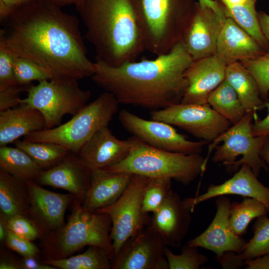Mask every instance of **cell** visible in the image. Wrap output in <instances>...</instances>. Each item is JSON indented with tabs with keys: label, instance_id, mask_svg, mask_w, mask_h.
<instances>
[{
	"label": "cell",
	"instance_id": "1",
	"mask_svg": "<svg viewBox=\"0 0 269 269\" xmlns=\"http://www.w3.org/2000/svg\"><path fill=\"white\" fill-rule=\"evenodd\" d=\"M60 7L49 0H27L0 21V41L41 66L51 79L91 77L94 62L87 56L79 20Z\"/></svg>",
	"mask_w": 269,
	"mask_h": 269
},
{
	"label": "cell",
	"instance_id": "2",
	"mask_svg": "<svg viewBox=\"0 0 269 269\" xmlns=\"http://www.w3.org/2000/svg\"><path fill=\"white\" fill-rule=\"evenodd\" d=\"M193 62L181 40L169 52L154 59L116 66L96 60L91 77L120 104L158 110L181 102L187 86L184 73Z\"/></svg>",
	"mask_w": 269,
	"mask_h": 269
},
{
	"label": "cell",
	"instance_id": "3",
	"mask_svg": "<svg viewBox=\"0 0 269 269\" xmlns=\"http://www.w3.org/2000/svg\"><path fill=\"white\" fill-rule=\"evenodd\" d=\"M76 7L96 60L116 66L144 51L132 0H81Z\"/></svg>",
	"mask_w": 269,
	"mask_h": 269
},
{
	"label": "cell",
	"instance_id": "4",
	"mask_svg": "<svg viewBox=\"0 0 269 269\" xmlns=\"http://www.w3.org/2000/svg\"><path fill=\"white\" fill-rule=\"evenodd\" d=\"M129 139L131 149L128 155L105 169L149 178H169L188 185L206 168L205 158L200 154H186L162 150L134 135Z\"/></svg>",
	"mask_w": 269,
	"mask_h": 269
},
{
	"label": "cell",
	"instance_id": "5",
	"mask_svg": "<svg viewBox=\"0 0 269 269\" xmlns=\"http://www.w3.org/2000/svg\"><path fill=\"white\" fill-rule=\"evenodd\" d=\"M74 203L66 224L49 234L45 243L51 256L47 259L68 258L85 246H95L104 249L112 261L114 255L109 216L86 210L77 199Z\"/></svg>",
	"mask_w": 269,
	"mask_h": 269
},
{
	"label": "cell",
	"instance_id": "6",
	"mask_svg": "<svg viewBox=\"0 0 269 269\" xmlns=\"http://www.w3.org/2000/svg\"><path fill=\"white\" fill-rule=\"evenodd\" d=\"M119 104L112 94L104 91L68 122L51 129L32 132L23 139L56 143L78 153L98 131L108 126L118 111Z\"/></svg>",
	"mask_w": 269,
	"mask_h": 269
},
{
	"label": "cell",
	"instance_id": "7",
	"mask_svg": "<svg viewBox=\"0 0 269 269\" xmlns=\"http://www.w3.org/2000/svg\"><path fill=\"white\" fill-rule=\"evenodd\" d=\"M144 50L157 56L181 40L192 15L181 12L176 0H132Z\"/></svg>",
	"mask_w": 269,
	"mask_h": 269
},
{
	"label": "cell",
	"instance_id": "8",
	"mask_svg": "<svg viewBox=\"0 0 269 269\" xmlns=\"http://www.w3.org/2000/svg\"><path fill=\"white\" fill-rule=\"evenodd\" d=\"M255 112H247L240 122L212 141L205 158L206 167L210 154L215 149L212 161L221 163L228 173L237 171L243 164L249 166L257 177L262 169L268 171V166L261 156V151L269 137L255 136L253 134L252 122Z\"/></svg>",
	"mask_w": 269,
	"mask_h": 269
},
{
	"label": "cell",
	"instance_id": "9",
	"mask_svg": "<svg viewBox=\"0 0 269 269\" xmlns=\"http://www.w3.org/2000/svg\"><path fill=\"white\" fill-rule=\"evenodd\" d=\"M27 96L20 100L39 111L45 120V129L61 125L66 115L73 116L87 104L91 96L89 90L80 87L76 79H51L31 85L26 91Z\"/></svg>",
	"mask_w": 269,
	"mask_h": 269
},
{
	"label": "cell",
	"instance_id": "10",
	"mask_svg": "<svg viewBox=\"0 0 269 269\" xmlns=\"http://www.w3.org/2000/svg\"><path fill=\"white\" fill-rule=\"evenodd\" d=\"M148 179L145 176L133 175L117 201L95 212L107 214L111 220L110 237L114 258L125 242L149 223V214L142 210L143 196Z\"/></svg>",
	"mask_w": 269,
	"mask_h": 269
},
{
	"label": "cell",
	"instance_id": "11",
	"mask_svg": "<svg viewBox=\"0 0 269 269\" xmlns=\"http://www.w3.org/2000/svg\"><path fill=\"white\" fill-rule=\"evenodd\" d=\"M152 120L177 126L194 137L211 142L227 131L231 124L207 103H179L150 113Z\"/></svg>",
	"mask_w": 269,
	"mask_h": 269
},
{
	"label": "cell",
	"instance_id": "12",
	"mask_svg": "<svg viewBox=\"0 0 269 269\" xmlns=\"http://www.w3.org/2000/svg\"><path fill=\"white\" fill-rule=\"evenodd\" d=\"M119 119L124 128L147 144L162 150L186 154H200L209 142L193 141L178 133L172 125L140 118L122 110Z\"/></svg>",
	"mask_w": 269,
	"mask_h": 269
},
{
	"label": "cell",
	"instance_id": "13",
	"mask_svg": "<svg viewBox=\"0 0 269 269\" xmlns=\"http://www.w3.org/2000/svg\"><path fill=\"white\" fill-rule=\"evenodd\" d=\"M165 244L148 225L130 237L112 261V269H169Z\"/></svg>",
	"mask_w": 269,
	"mask_h": 269
},
{
	"label": "cell",
	"instance_id": "14",
	"mask_svg": "<svg viewBox=\"0 0 269 269\" xmlns=\"http://www.w3.org/2000/svg\"><path fill=\"white\" fill-rule=\"evenodd\" d=\"M217 211L208 227L201 234L189 240L188 245L204 248L213 252L216 257L225 252L242 253L247 241L236 235L229 222L231 202L225 195L215 200Z\"/></svg>",
	"mask_w": 269,
	"mask_h": 269
},
{
	"label": "cell",
	"instance_id": "15",
	"mask_svg": "<svg viewBox=\"0 0 269 269\" xmlns=\"http://www.w3.org/2000/svg\"><path fill=\"white\" fill-rule=\"evenodd\" d=\"M92 173L78 153L70 151L58 163L43 170L35 182L66 190L82 203L91 184Z\"/></svg>",
	"mask_w": 269,
	"mask_h": 269
},
{
	"label": "cell",
	"instance_id": "16",
	"mask_svg": "<svg viewBox=\"0 0 269 269\" xmlns=\"http://www.w3.org/2000/svg\"><path fill=\"white\" fill-rule=\"evenodd\" d=\"M225 19L209 8L199 6L195 10L181 39L193 61L215 54Z\"/></svg>",
	"mask_w": 269,
	"mask_h": 269
},
{
	"label": "cell",
	"instance_id": "17",
	"mask_svg": "<svg viewBox=\"0 0 269 269\" xmlns=\"http://www.w3.org/2000/svg\"><path fill=\"white\" fill-rule=\"evenodd\" d=\"M29 191L28 217L39 227L42 233L57 231L64 225L67 208L75 197L42 188L34 181L26 182Z\"/></svg>",
	"mask_w": 269,
	"mask_h": 269
},
{
	"label": "cell",
	"instance_id": "18",
	"mask_svg": "<svg viewBox=\"0 0 269 269\" xmlns=\"http://www.w3.org/2000/svg\"><path fill=\"white\" fill-rule=\"evenodd\" d=\"M227 64L216 54L193 61L184 77L187 86L180 103L204 104L225 78Z\"/></svg>",
	"mask_w": 269,
	"mask_h": 269
},
{
	"label": "cell",
	"instance_id": "19",
	"mask_svg": "<svg viewBox=\"0 0 269 269\" xmlns=\"http://www.w3.org/2000/svg\"><path fill=\"white\" fill-rule=\"evenodd\" d=\"M237 195L256 199L266 206L269 213V187H266L257 179L251 168L243 164L232 177L224 182L210 185L206 191L195 197L183 200L185 207L191 212L200 203L222 195Z\"/></svg>",
	"mask_w": 269,
	"mask_h": 269
},
{
	"label": "cell",
	"instance_id": "20",
	"mask_svg": "<svg viewBox=\"0 0 269 269\" xmlns=\"http://www.w3.org/2000/svg\"><path fill=\"white\" fill-rule=\"evenodd\" d=\"M190 212L180 196L172 190L160 208L152 213L148 225L166 246L178 248L188 232L191 221Z\"/></svg>",
	"mask_w": 269,
	"mask_h": 269
},
{
	"label": "cell",
	"instance_id": "21",
	"mask_svg": "<svg viewBox=\"0 0 269 269\" xmlns=\"http://www.w3.org/2000/svg\"><path fill=\"white\" fill-rule=\"evenodd\" d=\"M131 142L128 138L116 137L108 126L98 131L78 153L92 170L105 169L123 160L129 154Z\"/></svg>",
	"mask_w": 269,
	"mask_h": 269
},
{
	"label": "cell",
	"instance_id": "22",
	"mask_svg": "<svg viewBox=\"0 0 269 269\" xmlns=\"http://www.w3.org/2000/svg\"><path fill=\"white\" fill-rule=\"evenodd\" d=\"M257 41L232 18L226 17L221 28L215 54L227 65L264 53Z\"/></svg>",
	"mask_w": 269,
	"mask_h": 269
},
{
	"label": "cell",
	"instance_id": "23",
	"mask_svg": "<svg viewBox=\"0 0 269 269\" xmlns=\"http://www.w3.org/2000/svg\"><path fill=\"white\" fill-rule=\"evenodd\" d=\"M133 175L113 173L105 169L93 170L91 184L82 203L83 207L95 212L112 204L125 191Z\"/></svg>",
	"mask_w": 269,
	"mask_h": 269
},
{
	"label": "cell",
	"instance_id": "24",
	"mask_svg": "<svg viewBox=\"0 0 269 269\" xmlns=\"http://www.w3.org/2000/svg\"><path fill=\"white\" fill-rule=\"evenodd\" d=\"M45 129V120L37 110L25 104L0 112V146Z\"/></svg>",
	"mask_w": 269,
	"mask_h": 269
},
{
	"label": "cell",
	"instance_id": "25",
	"mask_svg": "<svg viewBox=\"0 0 269 269\" xmlns=\"http://www.w3.org/2000/svg\"><path fill=\"white\" fill-rule=\"evenodd\" d=\"M30 198L27 183L0 169V213L6 219L28 217Z\"/></svg>",
	"mask_w": 269,
	"mask_h": 269
},
{
	"label": "cell",
	"instance_id": "26",
	"mask_svg": "<svg viewBox=\"0 0 269 269\" xmlns=\"http://www.w3.org/2000/svg\"><path fill=\"white\" fill-rule=\"evenodd\" d=\"M225 79L234 88L247 112L266 107L255 79L240 61L227 65Z\"/></svg>",
	"mask_w": 269,
	"mask_h": 269
},
{
	"label": "cell",
	"instance_id": "27",
	"mask_svg": "<svg viewBox=\"0 0 269 269\" xmlns=\"http://www.w3.org/2000/svg\"><path fill=\"white\" fill-rule=\"evenodd\" d=\"M0 169L25 182H35L43 169L17 147L0 146Z\"/></svg>",
	"mask_w": 269,
	"mask_h": 269
},
{
	"label": "cell",
	"instance_id": "28",
	"mask_svg": "<svg viewBox=\"0 0 269 269\" xmlns=\"http://www.w3.org/2000/svg\"><path fill=\"white\" fill-rule=\"evenodd\" d=\"M207 103L232 125L240 122L247 113L236 91L225 79L211 92Z\"/></svg>",
	"mask_w": 269,
	"mask_h": 269
},
{
	"label": "cell",
	"instance_id": "29",
	"mask_svg": "<svg viewBox=\"0 0 269 269\" xmlns=\"http://www.w3.org/2000/svg\"><path fill=\"white\" fill-rule=\"evenodd\" d=\"M57 269H110L112 260L102 248L90 246L84 253L60 259H49L43 261Z\"/></svg>",
	"mask_w": 269,
	"mask_h": 269
},
{
	"label": "cell",
	"instance_id": "30",
	"mask_svg": "<svg viewBox=\"0 0 269 269\" xmlns=\"http://www.w3.org/2000/svg\"><path fill=\"white\" fill-rule=\"evenodd\" d=\"M13 143L16 147L28 154L43 170L53 166L70 152L64 147L51 142L18 139Z\"/></svg>",
	"mask_w": 269,
	"mask_h": 269
},
{
	"label": "cell",
	"instance_id": "31",
	"mask_svg": "<svg viewBox=\"0 0 269 269\" xmlns=\"http://www.w3.org/2000/svg\"><path fill=\"white\" fill-rule=\"evenodd\" d=\"M267 213L265 205L261 201L246 197L241 202L230 204V224L236 235L242 237L247 233L248 225L253 219Z\"/></svg>",
	"mask_w": 269,
	"mask_h": 269
},
{
	"label": "cell",
	"instance_id": "32",
	"mask_svg": "<svg viewBox=\"0 0 269 269\" xmlns=\"http://www.w3.org/2000/svg\"><path fill=\"white\" fill-rule=\"evenodd\" d=\"M253 236L241 253L245 260L269 253V218L267 214L258 218L253 226Z\"/></svg>",
	"mask_w": 269,
	"mask_h": 269
},
{
	"label": "cell",
	"instance_id": "33",
	"mask_svg": "<svg viewBox=\"0 0 269 269\" xmlns=\"http://www.w3.org/2000/svg\"><path fill=\"white\" fill-rule=\"evenodd\" d=\"M171 179L149 178L145 188L142 199V210L146 214L157 210L172 190Z\"/></svg>",
	"mask_w": 269,
	"mask_h": 269
},
{
	"label": "cell",
	"instance_id": "34",
	"mask_svg": "<svg viewBox=\"0 0 269 269\" xmlns=\"http://www.w3.org/2000/svg\"><path fill=\"white\" fill-rule=\"evenodd\" d=\"M181 251L180 254L176 255L168 247H165L164 252L169 269H200L208 261L207 256L198 252L197 247L186 244L181 247Z\"/></svg>",
	"mask_w": 269,
	"mask_h": 269
},
{
	"label": "cell",
	"instance_id": "35",
	"mask_svg": "<svg viewBox=\"0 0 269 269\" xmlns=\"http://www.w3.org/2000/svg\"><path fill=\"white\" fill-rule=\"evenodd\" d=\"M14 74L18 84L27 85L33 81L39 82L51 79L48 72L31 60L15 55Z\"/></svg>",
	"mask_w": 269,
	"mask_h": 269
},
{
	"label": "cell",
	"instance_id": "36",
	"mask_svg": "<svg viewBox=\"0 0 269 269\" xmlns=\"http://www.w3.org/2000/svg\"><path fill=\"white\" fill-rule=\"evenodd\" d=\"M255 79L262 99L269 93V52L240 61Z\"/></svg>",
	"mask_w": 269,
	"mask_h": 269
},
{
	"label": "cell",
	"instance_id": "37",
	"mask_svg": "<svg viewBox=\"0 0 269 269\" xmlns=\"http://www.w3.org/2000/svg\"><path fill=\"white\" fill-rule=\"evenodd\" d=\"M6 220L10 230L31 241L38 238L42 234L37 225L28 216L16 215Z\"/></svg>",
	"mask_w": 269,
	"mask_h": 269
},
{
	"label": "cell",
	"instance_id": "38",
	"mask_svg": "<svg viewBox=\"0 0 269 269\" xmlns=\"http://www.w3.org/2000/svg\"><path fill=\"white\" fill-rule=\"evenodd\" d=\"M15 55L0 41V90L18 84L14 74Z\"/></svg>",
	"mask_w": 269,
	"mask_h": 269
},
{
	"label": "cell",
	"instance_id": "39",
	"mask_svg": "<svg viewBox=\"0 0 269 269\" xmlns=\"http://www.w3.org/2000/svg\"><path fill=\"white\" fill-rule=\"evenodd\" d=\"M4 243L8 248L16 252L23 258L36 257L40 250L31 241L25 239L9 229Z\"/></svg>",
	"mask_w": 269,
	"mask_h": 269
},
{
	"label": "cell",
	"instance_id": "40",
	"mask_svg": "<svg viewBox=\"0 0 269 269\" xmlns=\"http://www.w3.org/2000/svg\"><path fill=\"white\" fill-rule=\"evenodd\" d=\"M31 85L16 84L0 90V112L19 105L21 93L26 92Z\"/></svg>",
	"mask_w": 269,
	"mask_h": 269
},
{
	"label": "cell",
	"instance_id": "41",
	"mask_svg": "<svg viewBox=\"0 0 269 269\" xmlns=\"http://www.w3.org/2000/svg\"><path fill=\"white\" fill-rule=\"evenodd\" d=\"M216 259L223 269H240L245 266L241 253L226 251Z\"/></svg>",
	"mask_w": 269,
	"mask_h": 269
},
{
	"label": "cell",
	"instance_id": "42",
	"mask_svg": "<svg viewBox=\"0 0 269 269\" xmlns=\"http://www.w3.org/2000/svg\"><path fill=\"white\" fill-rule=\"evenodd\" d=\"M266 107L268 109L267 116L253 125V134L255 136L269 137V103L266 104Z\"/></svg>",
	"mask_w": 269,
	"mask_h": 269
},
{
	"label": "cell",
	"instance_id": "43",
	"mask_svg": "<svg viewBox=\"0 0 269 269\" xmlns=\"http://www.w3.org/2000/svg\"><path fill=\"white\" fill-rule=\"evenodd\" d=\"M28 0H0V21L6 18L16 7Z\"/></svg>",
	"mask_w": 269,
	"mask_h": 269
},
{
	"label": "cell",
	"instance_id": "44",
	"mask_svg": "<svg viewBox=\"0 0 269 269\" xmlns=\"http://www.w3.org/2000/svg\"><path fill=\"white\" fill-rule=\"evenodd\" d=\"M246 269H269V253L245 261Z\"/></svg>",
	"mask_w": 269,
	"mask_h": 269
},
{
	"label": "cell",
	"instance_id": "45",
	"mask_svg": "<svg viewBox=\"0 0 269 269\" xmlns=\"http://www.w3.org/2000/svg\"><path fill=\"white\" fill-rule=\"evenodd\" d=\"M23 269H57L48 264L39 262L36 257L23 258L21 259Z\"/></svg>",
	"mask_w": 269,
	"mask_h": 269
},
{
	"label": "cell",
	"instance_id": "46",
	"mask_svg": "<svg viewBox=\"0 0 269 269\" xmlns=\"http://www.w3.org/2000/svg\"><path fill=\"white\" fill-rule=\"evenodd\" d=\"M0 269H23L21 260H18L6 254H1Z\"/></svg>",
	"mask_w": 269,
	"mask_h": 269
},
{
	"label": "cell",
	"instance_id": "47",
	"mask_svg": "<svg viewBox=\"0 0 269 269\" xmlns=\"http://www.w3.org/2000/svg\"><path fill=\"white\" fill-rule=\"evenodd\" d=\"M199 6L202 8H209L222 18H226L224 10L214 0H198Z\"/></svg>",
	"mask_w": 269,
	"mask_h": 269
},
{
	"label": "cell",
	"instance_id": "48",
	"mask_svg": "<svg viewBox=\"0 0 269 269\" xmlns=\"http://www.w3.org/2000/svg\"><path fill=\"white\" fill-rule=\"evenodd\" d=\"M258 15L262 32L269 43V15L264 12H261Z\"/></svg>",
	"mask_w": 269,
	"mask_h": 269
},
{
	"label": "cell",
	"instance_id": "49",
	"mask_svg": "<svg viewBox=\"0 0 269 269\" xmlns=\"http://www.w3.org/2000/svg\"><path fill=\"white\" fill-rule=\"evenodd\" d=\"M8 230L6 218L0 213V241L1 242H4Z\"/></svg>",
	"mask_w": 269,
	"mask_h": 269
},
{
	"label": "cell",
	"instance_id": "50",
	"mask_svg": "<svg viewBox=\"0 0 269 269\" xmlns=\"http://www.w3.org/2000/svg\"><path fill=\"white\" fill-rule=\"evenodd\" d=\"M59 7L64 6L69 4L78 5L81 0H49Z\"/></svg>",
	"mask_w": 269,
	"mask_h": 269
},
{
	"label": "cell",
	"instance_id": "51",
	"mask_svg": "<svg viewBox=\"0 0 269 269\" xmlns=\"http://www.w3.org/2000/svg\"><path fill=\"white\" fill-rule=\"evenodd\" d=\"M261 156L269 165V137L267 138L261 151Z\"/></svg>",
	"mask_w": 269,
	"mask_h": 269
}]
</instances>
